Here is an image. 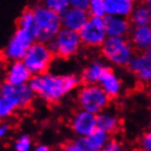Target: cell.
<instances>
[{
    "label": "cell",
    "mask_w": 151,
    "mask_h": 151,
    "mask_svg": "<svg viewBox=\"0 0 151 151\" xmlns=\"http://www.w3.org/2000/svg\"><path fill=\"white\" fill-rule=\"evenodd\" d=\"M41 6L60 15L70 8L68 0H41Z\"/></svg>",
    "instance_id": "cell-22"
},
{
    "label": "cell",
    "mask_w": 151,
    "mask_h": 151,
    "mask_svg": "<svg viewBox=\"0 0 151 151\" xmlns=\"http://www.w3.org/2000/svg\"><path fill=\"white\" fill-rule=\"evenodd\" d=\"M63 151H90L81 140L78 139L76 141H67L63 145Z\"/></svg>",
    "instance_id": "cell-25"
},
{
    "label": "cell",
    "mask_w": 151,
    "mask_h": 151,
    "mask_svg": "<svg viewBox=\"0 0 151 151\" xmlns=\"http://www.w3.org/2000/svg\"><path fill=\"white\" fill-rule=\"evenodd\" d=\"M15 151H29L31 148V139L29 136H21L15 141Z\"/></svg>",
    "instance_id": "cell-26"
},
{
    "label": "cell",
    "mask_w": 151,
    "mask_h": 151,
    "mask_svg": "<svg viewBox=\"0 0 151 151\" xmlns=\"http://www.w3.org/2000/svg\"><path fill=\"white\" fill-rule=\"evenodd\" d=\"M34 13L40 31V38L37 42L50 43L61 30V15L43 6L34 8Z\"/></svg>",
    "instance_id": "cell-4"
},
{
    "label": "cell",
    "mask_w": 151,
    "mask_h": 151,
    "mask_svg": "<svg viewBox=\"0 0 151 151\" xmlns=\"http://www.w3.org/2000/svg\"><path fill=\"white\" fill-rule=\"evenodd\" d=\"M79 35L83 45L88 47H102L107 38L104 27V19L91 17L87 24L79 32Z\"/></svg>",
    "instance_id": "cell-7"
},
{
    "label": "cell",
    "mask_w": 151,
    "mask_h": 151,
    "mask_svg": "<svg viewBox=\"0 0 151 151\" xmlns=\"http://www.w3.org/2000/svg\"><path fill=\"white\" fill-rule=\"evenodd\" d=\"M106 14L128 18L135 9L134 0H105Z\"/></svg>",
    "instance_id": "cell-15"
},
{
    "label": "cell",
    "mask_w": 151,
    "mask_h": 151,
    "mask_svg": "<svg viewBox=\"0 0 151 151\" xmlns=\"http://www.w3.org/2000/svg\"><path fill=\"white\" fill-rule=\"evenodd\" d=\"M112 99L98 84H84L78 93V102L82 110L95 115L102 113Z\"/></svg>",
    "instance_id": "cell-3"
},
{
    "label": "cell",
    "mask_w": 151,
    "mask_h": 151,
    "mask_svg": "<svg viewBox=\"0 0 151 151\" xmlns=\"http://www.w3.org/2000/svg\"><path fill=\"white\" fill-rule=\"evenodd\" d=\"M119 119L114 115L100 113L96 115V126L99 129L105 132L107 135L116 134L119 130Z\"/></svg>",
    "instance_id": "cell-20"
},
{
    "label": "cell",
    "mask_w": 151,
    "mask_h": 151,
    "mask_svg": "<svg viewBox=\"0 0 151 151\" xmlns=\"http://www.w3.org/2000/svg\"><path fill=\"white\" fill-rule=\"evenodd\" d=\"M90 18L91 15L88 10L70 7L67 11L61 14V22L65 29L79 33Z\"/></svg>",
    "instance_id": "cell-11"
},
{
    "label": "cell",
    "mask_w": 151,
    "mask_h": 151,
    "mask_svg": "<svg viewBox=\"0 0 151 151\" xmlns=\"http://www.w3.org/2000/svg\"><path fill=\"white\" fill-rule=\"evenodd\" d=\"M68 1L71 8H79L84 10H88L89 2H90V0H68Z\"/></svg>",
    "instance_id": "cell-29"
},
{
    "label": "cell",
    "mask_w": 151,
    "mask_h": 151,
    "mask_svg": "<svg viewBox=\"0 0 151 151\" xmlns=\"http://www.w3.org/2000/svg\"><path fill=\"white\" fill-rule=\"evenodd\" d=\"M139 147L142 151H151V132H147L139 140Z\"/></svg>",
    "instance_id": "cell-27"
},
{
    "label": "cell",
    "mask_w": 151,
    "mask_h": 151,
    "mask_svg": "<svg viewBox=\"0 0 151 151\" xmlns=\"http://www.w3.org/2000/svg\"><path fill=\"white\" fill-rule=\"evenodd\" d=\"M151 61L148 60V58L145 56L144 54H138V55H134L132 58V60L129 61L128 64V69L129 71H132L134 75H138L142 69L147 66L148 64H150Z\"/></svg>",
    "instance_id": "cell-23"
},
{
    "label": "cell",
    "mask_w": 151,
    "mask_h": 151,
    "mask_svg": "<svg viewBox=\"0 0 151 151\" xmlns=\"http://www.w3.org/2000/svg\"><path fill=\"white\" fill-rule=\"evenodd\" d=\"M33 41L34 38L31 36L30 33L22 29H17L4 49L6 58L12 61L22 60L29 48L33 45Z\"/></svg>",
    "instance_id": "cell-8"
},
{
    "label": "cell",
    "mask_w": 151,
    "mask_h": 151,
    "mask_svg": "<svg viewBox=\"0 0 151 151\" xmlns=\"http://www.w3.org/2000/svg\"><path fill=\"white\" fill-rule=\"evenodd\" d=\"M55 55L48 45L42 42H35L29 48L22 61L33 76L45 75Z\"/></svg>",
    "instance_id": "cell-2"
},
{
    "label": "cell",
    "mask_w": 151,
    "mask_h": 151,
    "mask_svg": "<svg viewBox=\"0 0 151 151\" xmlns=\"http://www.w3.org/2000/svg\"><path fill=\"white\" fill-rule=\"evenodd\" d=\"M18 29L27 31L30 33L31 36L34 38V41H38L40 38V31L37 27V23L35 19L34 9H25L20 15L18 20Z\"/></svg>",
    "instance_id": "cell-16"
},
{
    "label": "cell",
    "mask_w": 151,
    "mask_h": 151,
    "mask_svg": "<svg viewBox=\"0 0 151 151\" xmlns=\"http://www.w3.org/2000/svg\"><path fill=\"white\" fill-rule=\"evenodd\" d=\"M129 42L134 48L144 53L151 47V25L135 27L129 33Z\"/></svg>",
    "instance_id": "cell-14"
},
{
    "label": "cell",
    "mask_w": 151,
    "mask_h": 151,
    "mask_svg": "<svg viewBox=\"0 0 151 151\" xmlns=\"http://www.w3.org/2000/svg\"><path fill=\"white\" fill-rule=\"evenodd\" d=\"M70 127L79 136H88L98 128L96 115L84 110L79 111L72 116L71 121H70Z\"/></svg>",
    "instance_id": "cell-10"
},
{
    "label": "cell",
    "mask_w": 151,
    "mask_h": 151,
    "mask_svg": "<svg viewBox=\"0 0 151 151\" xmlns=\"http://www.w3.org/2000/svg\"><path fill=\"white\" fill-rule=\"evenodd\" d=\"M88 11L91 17L104 18L106 15L105 0H90Z\"/></svg>",
    "instance_id": "cell-24"
},
{
    "label": "cell",
    "mask_w": 151,
    "mask_h": 151,
    "mask_svg": "<svg viewBox=\"0 0 151 151\" xmlns=\"http://www.w3.org/2000/svg\"><path fill=\"white\" fill-rule=\"evenodd\" d=\"M144 4L149 8V10L151 11V0H144Z\"/></svg>",
    "instance_id": "cell-33"
},
{
    "label": "cell",
    "mask_w": 151,
    "mask_h": 151,
    "mask_svg": "<svg viewBox=\"0 0 151 151\" xmlns=\"http://www.w3.org/2000/svg\"><path fill=\"white\" fill-rule=\"evenodd\" d=\"M101 48L103 56L117 66H128L134 56V47L124 37H107Z\"/></svg>",
    "instance_id": "cell-5"
},
{
    "label": "cell",
    "mask_w": 151,
    "mask_h": 151,
    "mask_svg": "<svg viewBox=\"0 0 151 151\" xmlns=\"http://www.w3.org/2000/svg\"><path fill=\"white\" fill-rule=\"evenodd\" d=\"M81 79L75 75L54 76V75H36L32 76L29 86L32 91L47 103H57L72 89H75Z\"/></svg>",
    "instance_id": "cell-1"
},
{
    "label": "cell",
    "mask_w": 151,
    "mask_h": 151,
    "mask_svg": "<svg viewBox=\"0 0 151 151\" xmlns=\"http://www.w3.org/2000/svg\"><path fill=\"white\" fill-rule=\"evenodd\" d=\"M32 73L27 68L22 60L12 61L10 67L6 72V82L10 83L14 87H19L22 84H27L32 78Z\"/></svg>",
    "instance_id": "cell-13"
},
{
    "label": "cell",
    "mask_w": 151,
    "mask_h": 151,
    "mask_svg": "<svg viewBox=\"0 0 151 151\" xmlns=\"http://www.w3.org/2000/svg\"><path fill=\"white\" fill-rule=\"evenodd\" d=\"M102 151H124V149H123V146L117 140L112 139L107 141V144L102 149Z\"/></svg>",
    "instance_id": "cell-28"
},
{
    "label": "cell",
    "mask_w": 151,
    "mask_h": 151,
    "mask_svg": "<svg viewBox=\"0 0 151 151\" xmlns=\"http://www.w3.org/2000/svg\"><path fill=\"white\" fill-rule=\"evenodd\" d=\"M20 109V101L17 87L4 81L0 90V116H10L15 110Z\"/></svg>",
    "instance_id": "cell-9"
},
{
    "label": "cell",
    "mask_w": 151,
    "mask_h": 151,
    "mask_svg": "<svg viewBox=\"0 0 151 151\" xmlns=\"http://www.w3.org/2000/svg\"><path fill=\"white\" fill-rule=\"evenodd\" d=\"M145 55V56L147 57L148 58V60H150L151 61V47L150 48H148V49H146L144 53H142Z\"/></svg>",
    "instance_id": "cell-31"
},
{
    "label": "cell",
    "mask_w": 151,
    "mask_h": 151,
    "mask_svg": "<svg viewBox=\"0 0 151 151\" xmlns=\"http://www.w3.org/2000/svg\"><path fill=\"white\" fill-rule=\"evenodd\" d=\"M81 44L82 43L78 32L64 27L59 31V33L50 42L48 46L55 56L60 58H68L78 52Z\"/></svg>",
    "instance_id": "cell-6"
},
{
    "label": "cell",
    "mask_w": 151,
    "mask_h": 151,
    "mask_svg": "<svg viewBox=\"0 0 151 151\" xmlns=\"http://www.w3.org/2000/svg\"><path fill=\"white\" fill-rule=\"evenodd\" d=\"M103 19L107 37H124L127 33H130L132 23L126 18L106 14Z\"/></svg>",
    "instance_id": "cell-12"
},
{
    "label": "cell",
    "mask_w": 151,
    "mask_h": 151,
    "mask_svg": "<svg viewBox=\"0 0 151 151\" xmlns=\"http://www.w3.org/2000/svg\"><path fill=\"white\" fill-rule=\"evenodd\" d=\"M107 137L109 135L105 132L96 128L90 135L80 138V140L90 151H102V149L105 147V145L109 141Z\"/></svg>",
    "instance_id": "cell-18"
},
{
    "label": "cell",
    "mask_w": 151,
    "mask_h": 151,
    "mask_svg": "<svg viewBox=\"0 0 151 151\" xmlns=\"http://www.w3.org/2000/svg\"><path fill=\"white\" fill-rule=\"evenodd\" d=\"M99 86L105 91L111 99L116 98L121 90V81L114 73V71L109 67L99 81Z\"/></svg>",
    "instance_id": "cell-17"
},
{
    "label": "cell",
    "mask_w": 151,
    "mask_h": 151,
    "mask_svg": "<svg viewBox=\"0 0 151 151\" xmlns=\"http://www.w3.org/2000/svg\"><path fill=\"white\" fill-rule=\"evenodd\" d=\"M8 129H9V126H8L7 124L1 125V128H0V136L4 137V134H7Z\"/></svg>",
    "instance_id": "cell-30"
},
{
    "label": "cell",
    "mask_w": 151,
    "mask_h": 151,
    "mask_svg": "<svg viewBox=\"0 0 151 151\" xmlns=\"http://www.w3.org/2000/svg\"><path fill=\"white\" fill-rule=\"evenodd\" d=\"M107 68H109L107 66L100 61L92 63L89 67H87L83 70L82 75L80 77L81 82L84 84H96L99 83L100 79L102 78V76L104 75V72L106 71Z\"/></svg>",
    "instance_id": "cell-19"
},
{
    "label": "cell",
    "mask_w": 151,
    "mask_h": 151,
    "mask_svg": "<svg viewBox=\"0 0 151 151\" xmlns=\"http://www.w3.org/2000/svg\"><path fill=\"white\" fill-rule=\"evenodd\" d=\"M35 151H50V149H49L47 146H38V147L35 149Z\"/></svg>",
    "instance_id": "cell-32"
},
{
    "label": "cell",
    "mask_w": 151,
    "mask_h": 151,
    "mask_svg": "<svg viewBox=\"0 0 151 151\" xmlns=\"http://www.w3.org/2000/svg\"><path fill=\"white\" fill-rule=\"evenodd\" d=\"M129 19H130V23L134 24L135 27L151 25V11L142 2L135 7Z\"/></svg>",
    "instance_id": "cell-21"
}]
</instances>
